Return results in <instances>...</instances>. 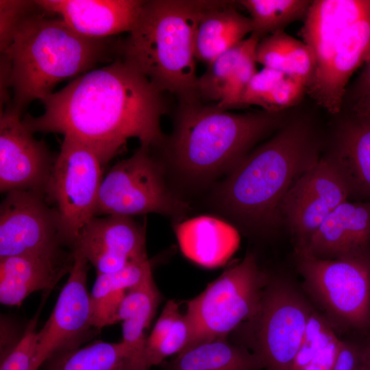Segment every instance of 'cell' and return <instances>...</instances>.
<instances>
[{
  "label": "cell",
  "mask_w": 370,
  "mask_h": 370,
  "mask_svg": "<svg viewBox=\"0 0 370 370\" xmlns=\"http://www.w3.org/2000/svg\"><path fill=\"white\" fill-rule=\"evenodd\" d=\"M42 102L44 112L26 114L25 125L33 133H58L83 143L102 165L132 138L151 148L164 142L162 92L119 57L80 75Z\"/></svg>",
  "instance_id": "cell-1"
},
{
  "label": "cell",
  "mask_w": 370,
  "mask_h": 370,
  "mask_svg": "<svg viewBox=\"0 0 370 370\" xmlns=\"http://www.w3.org/2000/svg\"><path fill=\"white\" fill-rule=\"evenodd\" d=\"M319 158L308 125L288 123L225 175L212 194L213 206L249 234H269L281 225L283 198Z\"/></svg>",
  "instance_id": "cell-2"
},
{
  "label": "cell",
  "mask_w": 370,
  "mask_h": 370,
  "mask_svg": "<svg viewBox=\"0 0 370 370\" xmlns=\"http://www.w3.org/2000/svg\"><path fill=\"white\" fill-rule=\"evenodd\" d=\"M38 7L21 21L1 53L10 65L13 96L9 106L21 114L33 101H44L62 80L118 57L119 40L84 36L61 18L38 12Z\"/></svg>",
  "instance_id": "cell-3"
},
{
  "label": "cell",
  "mask_w": 370,
  "mask_h": 370,
  "mask_svg": "<svg viewBox=\"0 0 370 370\" xmlns=\"http://www.w3.org/2000/svg\"><path fill=\"white\" fill-rule=\"evenodd\" d=\"M212 1H145L137 22L123 40L118 57L144 75L159 91L197 102L195 36Z\"/></svg>",
  "instance_id": "cell-4"
},
{
  "label": "cell",
  "mask_w": 370,
  "mask_h": 370,
  "mask_svg": "<svg viewBox=\"0 0 370 370\" xmlns=\"http://www.w3.org/2000/svg\"><path fill=\"white\" fill-rule=\"evenodd\" d=\"M281 123L278 113L264 110L237 114L217 106L182 104L169 144L171 164L186 182L209 184L230 172Z\"/></svg>",
  "instance_id": "cell-5"
},
{
  "label": "cell",
  "mask_w": 370,
  "mask_h": 370,
  "mask_svg": "<svg viewBox=\"0 0 370 370\" xmlns=\"http://www.w3.org/2000/svg\"><path fill=\"white\" fill-rule=\"evenodd\" d=\"M303 288L314 307L341 336L370 334V250L338 259L295 250Z\"/></svg>",
  "instance_id": "cell-6"
},
{
  "label": "cell",
  "mask_w": 370,
  "mask_h": 370,
  "mask_svg": "<svg viewBox=\"0 0 370 370\" xmlns=\"http://www.w3.org/2000/svg\"><path fill=\"white\" fill-rule=\"evenodd\" d=\"M269 275L260 267L256 256L248 252L239 263L189 300L186 315L191 334L185 349L227 338L229 334L251 320L260 308Z\"/></svg>",
  "instance_id": "cell-7"
},
{
  "label": "cell",
  "mask_w": 370,
  "mask_h": 370,
  "mask_svg": "<svg viewBox=\"0 0 370 370\" xmlns=\"http://www.w3.org/2000/svg\"><path fill=\"white\" fill-rule=\"evenodd\" d=\"M312 306L290 279L269 275L258 312L237 329L247 336L241 345L260 357L264 370H295Z\"/></svg>",
  "instance_id": "cell-8"
},
{
  "label": "cell",
  "mask_w": 370,
  "mask_h": 370,
  "mask_svg": "<svg viewBox=\"0 0 370 370\" xmlns=\"http://www.w3.org/2000/svg\"><path fill=\"white\" fill-rule=\"evenodd\" d=\"M164 175L165 166L151 148L140 145L103 178L95 217L156 213L179 219L188 205L169 189Z\"/></svg>",
  "instance_id": "cell-9"
},
{
  "label": "cell",
  "mask_w": 370,
  "mask_h": 370,
  "mask_svg": "<svg viewBox=\"0 0 370 370\" xmlns=\"http://www.w3.org/2000/svg\"><path fill=\"white\" fill-rule=\"evenodd\" d=\"M102 166L89 147L64 137L45 196L58 214L64 245L72 250L82 228L95 217Z\"/></svg>",
  "instance_id": "cell-10"
},
{
  "label": "cell",
  "mask_w": 370,
  "mask_h": 370,
  "mask_svg": "<svg viewBox=\"0 0 370 370\" xmlns=\"http://www.w3.org/2000/svg\"><path fill=\"white\" fill-rule=\"evenodd\" d=\"M56 210L45 194L31 190L6 193L0 206V258L64 252Z\"/></svg>",
  "instance_id": "cell-11"
},
{
  "label": "cell",
  "mask_w": 370,
  "mask_h": 370,
  "mask_svg": "<svg viewBox=\"0 0 370 370\" xmlns=\"http://www.w3.org/2000/svg\"><path fill=\"white\" fill-rule=\"evenodd\" d=\"M74 262L52 312L38 331L34 367L38 370L47 360L84 343L92 334V306L87 288L88 262L73 249Z\"/></svg>",
  "instance_id": "cell-12"
},
{
  "label": "cell",
  "mask_w": 370,
  "mask_h": 370,
  "mask_svg": "<svg viewBox=\"0 0 370 370\" xmlns=\"http://www.w3.org/2000/svg\"><path fill=\"white\" fill-rule=\"evenodd\" d=\"M21 114L7 106L0 116V191L45 194L56 158L23 123Z\"/></svg>",
  "instance_id": "cell-13"
},
{
  "label": "cell",
  "mask_w": 370,
  "mask_h": 370,
  "mask_svg": "<svg viewBox=\"0 0 370 370\" xmlns=\"http://www.w3.org/2000/svg\"><path fill=\"white\" fill-rule=\"evenodd\" d=\"M97 273H112L148 261L145 225L132 217H95L81 230L75 247Z\"/></svg>",
  "instance_id": "cell-14"
},
{
  "label": "cell",
  "mask_w": 370,
  "mask_h": 370,
  "mask_svg": "<svg viewBox=\"0 0 370 370\" xmlns=\"http://www.w3.org/2000/svg\"><path fill=\"white\" fill-rule=\"evenodd\" d=\"M45 12L58 14L77 33L92 38H112L130 32L145 1L36 0Z\"/></svg>",
  "instance_id": "cell-15"
},
{
  "label": "cell",
  "mask_w": 370,
  "mask_h": 370,
  "mask_svg": "<svg viewBox=\"0 0 370 370\" xmlns=\"http://www.w3.org/2000/svg\"><path fill=\"white\" fill-rule=\"evenodd\" d=\"M370 60V14L350 26L336 45L321 73L306 90L328 112L341 111L347 83Z\"/></svg>",
  "instance_id": "cell-16"
},
{
  "label": "cell",
  "mask_w": 370,
  "mask_h": 370,
  "mask_svg": "<svg viewBox=\"0 0 370 370\" xmlns=\"http://www.w3.org/2000/svg\"><path fill=\"white\" fill-rule=\"evenodd\" d=\"M304 249L324 260L370 250V201L349 199L336 206Z\"/></svg>",
  "instance_id": "cell-17"
},
{
  "label": "cell",
  "mask_w": 370,
  "mask_h": 370,
  "mask_svg": "<svg viewBox=\"0 0 370 370\" xmlns=\"http://www.w3.org/2000/svg\"><path fill=\"white\" fill-rule=\"evenodd\" d=\"M369 14L370 0L312 1L301 29L314 60L311 82L323 71L346 30Z\"/></svg>",
  "instance_id": "cell-18"
},
{
  "label": "cell",
  "mask_w": 370,
  "mask_h": 370,
  "mask_svg": "<svg viewBox=\"0 0 370 370\" xmlns=\"http://www.w3.org/2000/svg\"><path fill=\"white\" fill-rule=\"evenodd\" d=\"M73 262V250L57 255L24 254L0 258L1 304L19 306L35 291L49 293L69 273Z\"/></svg>",
  "instance_id": "cell-19"
},
{
  "label": "cell",
  "mask_w": 370,
  "mask_h": 370,
  "mask_svg": "<svg viewBox=\"0 0 370 370\" xmlns=\"http://www.w3.org/2000/svg\"><path fill=\"white\" fill-rule=\"evenodd\" d=\"M326 156L342 175L351 198L370 201V114L353 110Z\"/></svg>",
  "instance_id": "cell-20"
},
{
  "label": "cell",
  "mask_w": 370,
  "mask_h": 370,
  "mask_svg": "<svg viewBox=\"0 0 370 370\" xmlns=\"http://www.w3.org/2000/svg\"><path fill=\"white\" fill-rule=\"evenodd\" d=\"M161 298L153 278L152 267L127 291L118 313V321L122 326L121 342L125 350L121 370H149L145 330L149 328Z\"/></svg>",
  "instance_id": "cell-21"
},
{
  "label": "cell",
  "mask_w": 370,
  "mask_h": 370,
  "mask_svg": "<svg viewBox=\"0 0 370 370\" xmlns=\"http://www.w3.org/2000/svg\"><path fill=\"white\" fill-rule=\"evenodd\" d=\"M174 230L182 254L206 268L225 264L240 243V235L234 226L212 216L179 222Z\"/></svg>",
  "instance_id": "cell-22"
},
{
  "label": "cell",
  "mask_w": 370,
  "mask_h": 370,
  "mask_svg": "<svg viewBox=\"0 0 370 370\" xmlns=\"http://www.w3.org/2000/svg\"><path fill=\"white\" fill-rule=\"evenodd\" d=\"M252 32L251 18L239 13L230 1H212L196 29L195 58L208 65Z\"/></svg>",
  "instance_id": "cell-23"
},
{
  "label": "cell",
  "mask_w": 370,
  "mask_h": 370,
  "mask_svg": "<svg viewBox=\"0 0 370 370\" xmlns=\"http://www.w3.org/2000/svg\"><path fill=\"white\" fill-rule=\"evenodd\" d=\"M164 370H264V365L246 347L218 338L184 350Z\"/></svg>",
  "instance_id": "cell-24"
},
{
  "label": "cell",
  "mask_w": 370,
  "mask_h": 370,
  "mask_svg": "<svg viewBox=\"0 0 370 370\" xmlns=\"http://www.w3.org/2000/svg\"><path fill=\"white\" fill-rule=\"evenodd\" d=\"M331 210L317 195L297 182L288 190L280 207V219L289 229L295 250L306 249Z\"/></svg>",
  "instance_id": "cell-25"
},
{
  "label": "cell",
  "mask_w": 370,
  "mask_h": 370,
  "mask_svg": "<svg viewBox=\"0 0 370 370\" xmlns=\"http://www.w3.org/2000/svg\"><path fill=\"white\" fill-rule=\"evenodd\" d=\"M238 3L249 13L252 34L261 40L305 17L312 3L308 0H242Z\"/></svg>",
  "instance_id": "cell-26"
},
{
  "label": "cell",
  "mask_w": 370,
  "mask_h": 370,
  "mask_svg": "<svg viewBox=\"0 0 370 370\" xmlns=\"http://www.w3.org/2000/svg\"><path fill=\"white\" fill-rule=\"evenodd\" d=\"M125 356L121 341H97L56 355L47 370H121Z\"/></svg>",
  "instance_id": "cell-27"
},
{
  "label": "cell",
  "mask_w": 370,
  "mask_h": 370,
  "mask_svg": "<svg viewBox=\"0 0 370 370\" xmlns=\"http://www.w3.org/2000/svg\"><path fill=\"white\" fill-rule=\"evenodd\" d=\"M260 38L251 34L208 64L198 80L199 98L219 102L235 67L250 50L257 47Z\"/></svg>",
  "instance_id": "cell-28"
},
{
  "label": "cell",
  "mask_w": 370,
  "mask_h": 370,
  "mask_svg": "<svg viewBox=\"0 0 370 370\" xmlns=\"http://www.w3.org/2000/svg\"><path fill=\"white\" fill-rule=\"evenodd\" d=\"M337 335L338 334L326 319L312 305L301 347L296 358L295 370L303 369L323 347Z\"/></svg>",
  "instance_id": "cell-29"
},
{
  "label": "cell",
  "mask_w": 370,
  "mask_h": 370,
  "mask_svg": "<svg viewBox=\"0 0 370 370\" xmlns=\"http://www.w3.org/2000/svg\"><path fill=\"white\" fill-rule=\"evenodd\" d=\"M40 312L38 310L28 322L17 344L1 358L0 370H35L34 362Z\"/></svg>",
  "instance_id": "cell-30"
},
{
  "label": "cell",
  "mask_w": 370,
  "mask_h": 370,
  "mask_svg": "<svg viewBox=\"0 0 370 370\" xmlns=\"http://www.w3.org/2000/svg\"><path fill=\"white\" fill-rule=\"evenodd\" d=\"M256 47L250 50L238 62L231 74L217 106L222 110L240 107L243 94L256 73Z\"/></svg>",
  "instance_id": "cell-31"
},
{
  "label": "cell",
  "mask_w": 370,
  "mask_h": 370,
  "mask_svg": "<svg viewBox=\"0 0 370 370\" xmlns=\"http://www.w3.org/2000/svg\"><path fill=\"white\" fill-rule=\"evenodd\" d=\"M283 38L291 77L301 82L307 88L314 71L313 56L304 42L285 32Z\"/></svg>",
  "instance_id": "cell-32"
},
{
  "label": "cell",
  "mask_w": 370,
  "mask_h": 370,
  "mask_svg": "<svg viewBox=\"0 0 370 370\" xmlns=\"http://www.w3.org/2000/svg\"><path fill=\"white\" fill-rule=\"evenodd\" d=\"M36 7L35 1H0L1 53L5 51L10 45L21 21Z\"/></svg>",
  "instance_id": "cell-33"
},
{
  "label": "cell",
  "mask_w": 370,
  "mask_h": 370,
  "mask_svg": "<svg viewBox=\"0 0 370 370\" xmlns=\"http://www.w3.org/2000/svg\"><path fill=\"white\" fill-rule=\"evenodd\" d=\"M284 30L278 31L260 40L256 49V60L263 67L291 77L284 45Z\"/></svg>",
  "instance_id": "cell-34"
},
{
  "label": "cell",
  "mask_w": 370,
  "mask_h": 370,
  "mask_svg": "<svg viewBox=\"0 0 370 370\" xmlns=\"http://www.w3.org/2000/svg\"><path fill=\"white\" fill-rule=\"evenodd\" d=\"M286 76L280 71L266 67L256 71L243 94L240 106L250 105L260 106L264 100Z\"/></svg>",
  "instance_id": "cell-35"
},
{
  "label": "cell",
  "mask_w": 370,
  "mask_h": 370,
  "mask_svg": "<svg viewBox=\"0 0 370 370\" xmlns=\"http://www.w3.org/2000/svg\"><path fill=\"white\" fill-rule=\"evenodd\" d=\"M367 336L342 337L338 356L330 370H367Z\"/></svg>",
  "instance_id": "cell-36"
},
{
  "label": "cell",
  "mask_w": 370,
  "mask_h": 370,
  "mask_svg": "<svg viewBox=\"0 0 370 370\" xmlns=\"http://www.w3.org/2000/svg\"><path fill=\"white\" fill-rule=\"evenodd\" d=\"M306 87L299 81L286 76L261 104L264 111L273 113L295 105L301 99Z\"/></svg>",
  "instance_id": "cell-37"
},
{
  "label": "cell",
  "mask_w": 370,
  "mask_h": 370,
  "mask_svg": "<svg viewBox=\"0 0 370 370\" xmlns=\"http://www.w3.org/2000/svg\"><path fill=\"white\" fill-rule=\"evenodd\" d=\"M180 315L178 304L174 300H169L151 334L147 338L146 359L147 365L149 360L166 338L173 325Z\"/></svg>",
  "instance_id": "cell-38"
},
{
  "label": "cell",
  "mask_w": 370,
  "mask_h": 370,
  "mask_svg": "<svg viewBox=\"0 0 370 370\" xmlns=\"http://www.w3.org/2000/svg\"><path fill=\"white\" fill-rule=\"evenodd\" d=\"M341 342L342 336H336L301 370H330L336 359Z\"/></svg>",
  "instance_id": "cell-39"
},
{
  "label": "cell",
  "mask_w": 370,
  "mask_h": 370,
  "mask_svg": "<svg viewBox=\"0 0 370 370\" xmlns=\"http://www.w3.org/2000/svg\"><path fill=\"white\" fill-rule=\"evenodd\" d=\"M23 334H18L13 321L8 318H1V358L4 356L20 341Z\"/></svg>",
  "instance_id": "cell-40"
},
{
  "label": "cell",
  "mask_w": 370,
  "mask_h": 370,
  "mask_svg": "<svg viewBox=\"0 0 370 370\" xmlns=\"http://www.w3.org/2000/svg\"><path fill=\"white\" fill-rule=\"evenodd\" d=\"M368 96H370V60L365 64L353 90V98L356 101Z\"/></svg>",
  "instance_id": "cell-41"
},
{
  "label": "cell",
  "mask_w": 370,
  "mask_h": 370,
  "mask_svg": "<svg viewBox=\"0 0 370 370\" xmlns=\"http://www.w3.org/2000/svg\"><path fill=\"white\" fill-rule=\"evenodd\" d=\"M352 110L370 114V96L362 98L356 101Z\"/></svg>",
  "instance_id": "cell-42"
},
{
  "label": "cell",
  "mask_w": 370,
  "mask_h": 370,
  "mask_svg": "<svg viewBox=\"0 0 370 370\" xmlns=\"http://www.w3.org/2000/svg\"><path fill=\"white\" fill-rule=\"evenodd\" d=\"M367 370H370V334L367 336Z\"/></svg>",
  "instance_id": "cell-43"
}]
</instances>
